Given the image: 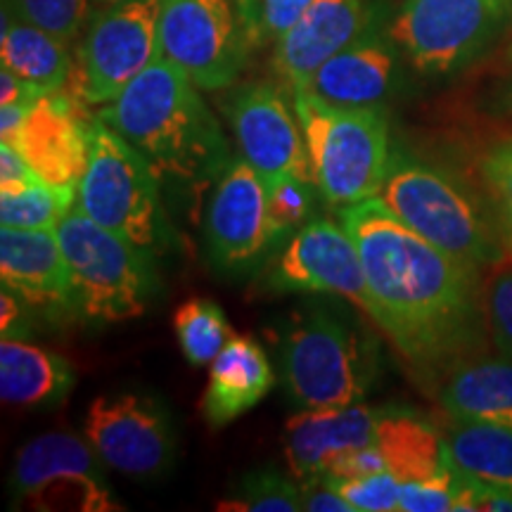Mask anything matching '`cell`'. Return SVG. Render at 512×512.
<instances>
[{
	"instance_id": "cell-1",
	"label": "cell",
	"mask_w": 512,
	"mask_h": 512,
	"mask_svg": "<svg viewBox=\"0 0 512 512\" xmlns=\"http://www.w3.org/2000/svg\"><path fill=\"white\" fill-rule=\"evenodd\" d=\"M361 252L373 320L415 368H437L470 342L477 313L472 266L408 228L380 197L342 207Z\"/></svg>"
},
{
	"instance_id": "cell-2",
	"label": "cell",
	"mask_w": 512,
	"mask_h": 512,
	"mask_svg": "<svg viewBox=\"0 0 512 512\" xmlns=\"http://www.w3.org/2000/svg\"><path fill=\"white\" fill-rule=\"evenodd\" d=\"M200 91L183 69L159 55L95 119L136 147L159 178L200 185L219 178L230 162L219 119Z\"/></svg>"
},
{
	"instance_id": "cell-3",
	"label": "cell",
	"mask_w": 512,
	"mask_h": 512,
	"mask_svg": "<svg viewBox=\"0 0 512 512\" xmlns=\"http://www.w3.org/2000/svg\"><path fill=\"white\" fill-rule=\"evenodd\" d=\"M275 354L283 392L299 408L361 403L377 375L373 339L320 306L287 316L278 330Z\"/></svg>"
},
{
	"instance_id": "cell-4",
	"label": "cell",
	"mask_w": 512,
	"mask_h": 512,
	"mask_svg": "<svg viewBox=\"0 0 512 512\" xmlns=\"http://www.w3.org/2000/svg\"><path fill=\"white\" fill-rule=\"evenodd\" d=\"M292 102L318 195L332 207H351L380 195L392 166L382 107H337L304 86L292 88Z\"/></svg>"
},
{
	"instance_id": "cell-5",
	"label": "cell",
	"mask_w": 512,
	"mask_h": 512,
	"mask_svg": "<svg viewBox=\"0 0 512 512\" xmlns=\"http://www.w3.org/2000/svg\"><path fill=\"white\" fill-rule=\"evenodd\" d=\"M76 292V318L93 325L140 318L159 292L155 256L76 207L55 228Z\"/></svg>"
},
{
	"instance_id": "cell-6",
	"label": "cell",
	"mask_w": 512,
	"mask_h": 512,
	"mask_svg": "<svg viewBox=\"0 0 512 512\" xmlns=\"http://www.w3.org/2000/svg\"><path fill=\"white\" fill-rule=\"evenodd\" d=\"M157 171L117 131L95 119L76 207L102 228L157 256L169 238Z\"/></svg>"
},
{
	"instance_id": "cell-7",
	"label": "cell",
	"mask_w": 512,
	"mask_h": 512,
	"mask_svg": "<svg viewBox=\"0 0 512 512\" xmlns=\"http://www.w3.org/2000/svg\"><path fill=\"white\" fill-rule=\"evenodd\" d=\"M377 197L396 219L475 271H482L501 252L503 245L470 192L437 166L392 157Z\"/></svg>"
},
{
	"instance_id": "cell-8",
	"label": "cell",
	"mask_w": 512,
	"mask_h": 512,
	"mask_svg": "<svg viewBox=\"0 0 512 512\" xmlns=\"http://www.w3.org/2000/svg\"><path fill=\"white\" fill-rule=\"evenodd\" d=\"M512 0H403L387 34L422 74H451L494 41Z\"/></svg>"
},
{
	"instance_id": "cell-9",
	"label": "cell",
	"mask_w": 512,
	"mask_h": 512,
	"mask_svg": "<svg viewBox=\"0 0 512 512\" xmlns=\"http://www.w3.org/2000/svg\"><path fill=\"white\" fill-rule=\"evenodd\" d=\"M105 463L91 441L74 432H48L17 451L8 486L31 510H124L107 484Z\"/></svg>"
},
{
	"instance_id": "cell-10",
	"label": "cell",
	"mask_w": 512,
	"mask_h": 512,
	"mask_svg": "<svg viewBox=\"0 0 512 512\" xmlns=\"http://www.w3.org/2000/svg\"><path fill=\"white\" fill-rule=\"evenodd\" d=\"M159 5L162 0H119L95 12L67 83L79 98L107 105L162 55Z\"/></svg>"
},
{
	"instance_id": "cell-11",
	"label": "cell",
	"mask_w": 512,
	"mask_h": 512,
	"mask_svg": "<svg viewBox=\"0 0 512 512\" xmlns=\"http://www.w3.org/2000/svg\"><path fill=\"white\" fill-rule=\"evenodd\" d=\"M159 43L202 91L233 86L254 48L233 0H162Z\"/></svg>"
},
{
	"instance_id": "cell-12",
	"label": "cell",
	"mask_w": 512,
	"mask_h": 512,
	"mask_svg": "<svg viewBox=\"0 0 512 512\" xmlns=\"http://www.w3.org/2000/svg\"><path fill=\"white\" fill-rule=\"evenodd\" d=\"M83 437L110 470L136 482H152L174 467V418L166 403L152 394L95 396L83 420Z\"/></svg>"
},
{
	"instance_id": "cell-13",
	"label": "cell",
	"mask_w": 512,
	"mask_h": 512,
	"mask_svg": "<svg viewBox=\"0 0 512 512\" xmlns=\"http://www.w3.org/2000/svg\"><path fill=\"white\" fill-rule=\"evenodd\" d=\"M211 266L226 275L252 273L273 252L268 188L245 159H230L211 192L204 216Z\"/></svg>"
},
{
	"instance_id": "cell-14",
	"label": "cell",
	"mask_w": 512,
	"mask_h": 512,
	"mask_svg": "<svg viewBox=\"0 0 512 512\" xmlns=\"http://www.w3.org/2000/svg\"><path fill=\"white\" fill-rule=\"evenodd\" d=\"M292 105L275 83L266 81L245 83L226 100V117L240 157L264 178L268 190L287 178L313 183L304 131Z\"/></svg>"
},
{
	"instance_id": "cell-15",
	"label": "cell",
	"mask_w": 512,
	"mask_h": 512,
	"mask_svg": "<svg viewBox=\"0 0 512 512\" xmlns=\"http://www.w3.org/2000/svg\"><path fill=\"white\" fill-rule=\"evenodd\" d=\"M264 283L268 290L280 294H337L373 318L361 252L342 221L316 219L299 228L271 261Z\"/></svg>"
},
{
	"instance_id": "cell-16",
	"label": "cell",
	"mask_w": 512,
	"mask_h": 512,
	"mask_svg": "<svg viewBox=\"0 0 512 512\" xmlns=\"http://www.w3.org/2000/svg\"><path fill=\"white\" fill-rule=\"evenodd\" d=\"M93 121L88 102L64 86L36 102L15 147L43 183L79 188L91 150Z\"/></svg>"
},
{
	"instance_id": "cell-17",
	"label": "cell",
	"mask_w": 512,
	"mask_h": 512,
	"mask_svg": "<svg viewBox=\"0 0 512 512\" xmlns=\"http://www.w3.org/2000/svg\"><path fill=\"white\" fill-rule=\"evenodd\" d=\"M401 55L380 17L318 67L304 88L337 107H382L399 88Z\"/></svg>"
},
{
	"instance_id": "cell-18",
	"label": "cell",
	"mask_w": 512,
	"mask_h": 512,
	"mask_svg": "<svg viewBox=\"0 0 512 512\" xmlns=\"http://www.w3.org/2000/svg\"><path fill=\"white\" fill-rule=\"evenodd\" d=\"M0 283L43 316H76V292L55 230L0 228Z\"/></svg>"
},
{
	"instance_id": "cell-19",
	"label": "cell",
	"mask_w": 512,
	"mask_h": 512,
	"mask_svg": "<svg viewBox=\"0 0 512 512\" xmlns=\"http://www.w3.org/2000/svg\"><path fill=\"white\" fill-rule=\"evenodd\" d=\"M382 17L366 0H313L299 22L273 46V69L290 88L306 86L318 67Z\"/></svg>"
},
{
	"instance_id": "cell-20",
	"label": "cell",
	"mask_w": 512,
	"mask_h": 512,
	"mask_svg": "<svg viewBox=\"0 0 512 512\" xmlns=\"http://www.w3.org/2000/svg\"><path fill=\"white\" fill-rule=\"evenodd\" d=\"M387 406L351 403L342 408H302L285 422V458L299 482L323 475L335 456L375 446Z\"/></svg>"
},
{
	"instance_id": "cell-21",
	"label": "cell",
	"mask_w": 512,
	"mask_h": 512,
	"mask_svg": "<svg viewBox=\"0 0 512 512\" xmlns=\"http://www.w3.org/2000/svg\"><path fill=\"white\" fill-rule=\"evenodd\" d=\"M275 373L264 347L249 335H233L209 363V382L202 396V413L211 427L238 420L264 401L273 389Z\"/></svg>"
},
{
	"instance_id": "cell-22",
	"label": "cell",
	"mask_w": 512,
	"mask_h": 512,
	"mask_svg": "<svg viewBox=\"0 0 512 512\" xmlns=\"http://www.w3.org/2000/svg\"><path fill=\"white\" fill-rule=\"evenodd\" d=\"M74 384L76 368L69 358L31 339H3L0 344V396L5 406L50 411L67 401Z\"/></svg>"
},
{
	"instance_id": "cell-23",
	"label": "cell",
	"mask_w": 512,
	"mask_h": 512,
	"mask_svg": "<svg viewBox=\"0 0 512 512\" xmlns=\"http://www.w3.org/2000/svg\"><path fill=\"white\" fill-rule=\"evenodd\" d=\"M439 401L448 418L512 430V361L501 356L460 363L441 384Z\"/></svg>"
},
{
	"instance_id": "cell-24",
	"label": "cell",
	"mask_w": 512,
	"mask_h": 512,
	"mask_svg": "<svg viewBox=\"0 0 512 512\" xmlns=\"http://www.w3.org/2000/svg\"><path fill=\"white\" fill-rule=\"evenodd\" d=\"M375 446L387 458L389 472H394L403 484L422 482L453 470L444 434L408 408L387 406Z\"/></svg>"
},
{
	"instance_id": "cell-25",
	"label": "cell",
	"mask_w": 512,
	"mask_h": 512,
	"mask_svg": "<svg viewBox=\"0 0 512 512\" xmlns=\"http://www.w3.org/2000/svg\"><path fill=\"white\" fill-rule=\"evenodd\" d=\"M0 55H3V67H10L12 72L46 93L62 91L72 79L76 64L69 55V43L36 24L24 22L8 8H3Z\"/></svg>"
},
{
	"instance_id": "cell-26",
	"label": "cell",
	"mask_w": 512,
	"mask_h": 512,
	"mask_svg": "<svg viewBox=\"0 0 512 512\" xmlns=\"http://www.w3.org/2000/svg\"><path fill=\"white\" fill-rule=\"evenodd\" d=\"M444 441L458 472L512 494V430L451 418Z\"/></svg>"
},
{
	"instance_id": "cell-27",
	"label": "cell",
	"mask_w": 512,
	"mask_h": 512,
	"mask_svg": "<svg viewBox=\"0 0 512 512\" xmlns=\"http://www.w3.org/2000/svg\"><path fill=\"white\" fill-rule=\"evenodd\" d=\"M79 188L34 183L0 190V226L22 230H55L74 209Z\"/></svg>"
},
{
	"instance_id": "cell-28",
	"label": "cell",
	"mask_w": 512,
	"mask_h": 512,
	"mask_svg": "<svg viewBox=\"0 0 512 512\" xmlns=\"http://www.w3.org/2000/svg\"><path fill=\"white\" fill-rule=\"evenodd\" d=\"M174 332L185 361L192 366H209L226 347L230 325L226 313L211 299H188L174 313Z\"/></svg>"
},
{
	"instance_id": "cell-29",
	"label": "cell",
	"mask_w": 512,
	"mask_h": 512,
	"mask_svg": "<svg viewBox=\"0 0 512 512\" xmlns=\"http://www.w3.org/2000/svg\"><path fill=\"white\" fill-rule=\"evenodd\" d=\"M223 512H299L302 505V482L283 475L273 467L249 472L235 484L233 496L216 503Z\"/></svg>"
},
{
	"instance_id": "cell-30",
	"label": "cell",
	"mask_w": 512,
	"mask_h": 512,
	"mask_svg": "<svg viewBox=\"0 0 512 512\" xmlns=\"http://www.w3.org/2000/svg\"><path fill=\"white\" fill-rule=\"evenodd\" d=\"M479 273V302L491 342L498 354L512 361V242L505 240L501 252Z\"/></svg>"
},
{
	"instance_id": "cell-31",
	"label": "cell",
	"mask_w": 512,
	"mask_h": 512,
	"mask_svg": "<svg viewBox=\"0 0 512 512\" xmlns=\"http://www.w3.org/2000/svg\"><path fill=\"white\" fill-rule=\"evenodd\" d=\"M3 8L64 43H74L91 15V0H3Z\"/></svg>"
},
{
	"instance_id": "cell-32",
	"label": "cell",
	"mask_w": 512,
	"mask_h": 512,
	"mask_svg": "<svg viewBox=\"0 0 512 512\" xmlns=\"http://www.w3.org/2000/svg\"><path fill=\"white\" fill-rule=\"evenodd\" d=\"M316 183L304 178H287L268 190V219H271L275 245H283L309 223V216L316 207Z\"/></svg>"
},
{
	"instance_id": "cell-33",
	"label": "cell",
	"mask_w": 512,
	"mask_h": 512,
	"mask_svg": "<svg viewBox=\"0 0 512 512\" xmlns=\"http://www.w3.org/2000/svg\"><path fill=\"white\" fill-rule=\"evenodd\" d=\"M328 477V475H325ZM332 486L347 498L354 512H396L401 510L403 482L394 472H377V475L356 479H332Z\"/></svg>"
},
{
	"instance_id": "cell-34",
	"label": "cell",
	"mask_w": 512,
	"mask_h": 512,
	"mask_svg": "<svg viewBox=\"0 0 512 512\" xmlns=\"http://www.w3.org/2000/svg\"><path fill=\"white\" fill-rule=\"evenodd\" d=\"M482 176L505 230V240L512 242V140H503L486 152Z\"/></svg>"
},
{
	"instance_id": "cell-35",
	"label": "cell",
	"mask_w": 512,
	"mask_h": 512,
	"mask_svg": "<svg viewBox=\"0 0 512 512\" xmlns=\"http://www.w3.org/2000/svg\"><path fill=\"white\" fill-rule=\"evenodd\" d=\"M311 5L313 0H259V46L280 41Z\"/></svg>"
},
{
	"instance_id": "cell-36",
	"label": "cell",
	"mask_w": 512,
	"mask_h": 512,
	"mask_svg": "<svg viewBox=\"0 0 512 512\" xmlns=\"http://www.w3.org/2000/svg\"><path fill=\"white\" fill-rule=\"evenodd\" d=\"M0 330H3V339H31V332H34L31 306L5 285L0 292Z\"/></svg>"
},
{
	"instance_id": "cell-37",
	"label": "cell",
	"mask_w": 512,
	"mask_h": 512,
	"mask_svg": "<svg viewBox=\"0 0 512 512\" xmlns=\"http://www.w3.org/2000/svg\"><path fill=\"white\" fill-rule=\"evenodd\" d=\"M302 505L306 512H354L325 475H316L302 482Z\"/></svg>"
},
{
	"instance_id": "cell-38",
	"label": "cell",
	"mask_w": 512,
	"mask_h": 512,
	"mask_svg": "<svg viewBox=\"0 0 512 512\" xmlns=\"http://www.w3.org/2000/svg\"><path fill=\"white\" fill-rule=\"evenodd\" d=\"M41 183V178L24 159L15 145L0 143V190L24 188V185Z\"/></svg>"
},
{
	"instance_id": "cell-39",
	"label": "cell",
	"mask_w": 512,
	"mask_h": 512,
	"mask_svg": "<svg viewBox=\"0 0 512 512\" xmlns=\"http://www.w3.org/2000/svg\"><path fill=\"white\" fill-rule=\"evenodd\" d=\"M46 91L22 79L10 67L0 69V105H17V102H38Z\"/></svg>"
},
{
	"instance_id": "cell-40",
	"label": "cell",
	"mask_w": 512,
	"mask_h": 512,
	"mask_svg": "<svg viewBox=\"0 0 512 512\" xmlns=\"http://www.w3.org/2000/svg\"><path fill=\"white\" fill-rule=\"evenodd\" d=\"M36 102H17V105H0V143L15 145V140L27 124Z\"/></svg>"
},
{
	"instance_id": "cell-41",
	"label": "cell",
	"mask_w": 512,
	"mask_h": 512,
	"mask_svg": "<svg viewBox=\"0 0 512 512\" xmlns=\"http://www.w3.org/2000/svg\"><path fill=\"white\" fill-rule=\"evenodd\" d=\"M254 46H259V0H233Z\"/></svg>"
},
{
	"instance_id": "cell-42",
	"label": "cell",
	"mask_w": 512,
	"mask_h": 512,
	"mask_svg": "<svg viewBox=\"0 0 512 512\" xmlns=\"http://www.w3.org/2000/svg\"><path fill=\"white\" fill-rule=\"evenodd\" d=\"M95 3H100V5H110V3H119V0H95Z\"/></svg>"
}]
</instances>
